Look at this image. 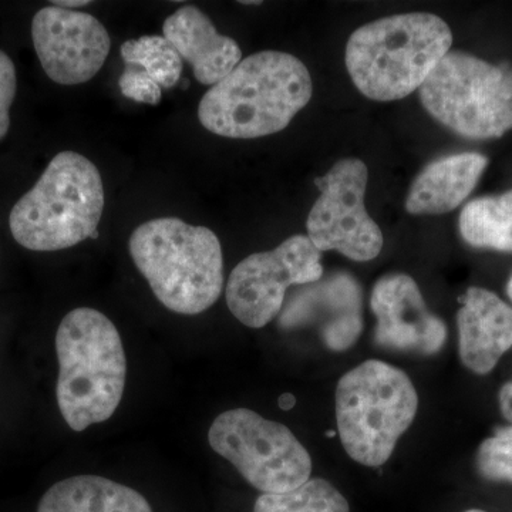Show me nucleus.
<instances>
[{"label": "nucleus", "mask_w": 512, "mask_h": 512, "mask_svg": "<svg viewBox=\"0 0 512 512\" xmlns=\"http://www.w3.org/2000/svg\"><path fill=\"white\" fill-rule=\"evenodd\" d=\"M208 441L215 453L264 494H284L309 481L312 460L301 441L284 424L249 409L220 414Z\"/></svg>", "instance_id": "8"}, {"label": "nucleus", "mask_w": 512, "mask_h": 512, "mask_svg": "<svg viewBox=\"0 0 512 512\" xmlns=\"http://www.w3.org/2000/svg\"><path fill=\"white\" fill-rule=\"evenodd\" d=\"M254 512H350L348 500L322 478L284 494H262Z\"/></svg>", "instance_id": "19"}, {"label": "nucleus", "mask_w": 512, "mask_h": 512, "mask_svg": "<svg viewBox=\"0 0 512 512\" xmlns=\"http://www.w3.org/2000/svg\"><path fill=\"white\" fill-rule=\"evenodd\" d=\"M363 291L355 276L333 272L303 285L281 315L284 328L316 326L330 350L352 348L362 335Z\"/></svg>", "instance_id": "13"}, {"label": "nucleus", "mask_w": 512, "mask_h": 512, "mask_svg": "<svg viewBox=\"0 0 512 512\" xmlns=\"http://www.w3.org/2000/svg\"><path fill=\"white\" fill-rule=\"evenodd\" d=\"M488 158L478 153L451 154L424 168L410 187L406 211L412 215L447 214L474 191Z\"/></svg>", "instance_id": "16"}, {"label": "nucleus", "mask_w": 512, "mask_h": 512, "mask_svg": "<svg viewBox=\"0 0 512 512\" xmlns=\"http://www.w3.org/2000/svg\"><path fill=\"white\" fill-rule=\"evenodd\" d=\"M500 409L505 419L512 423V382L505 383L500 390Z\"/></svg>", "instance_id": "24"}, {"label": "nucleus", "mask_w": 512, "mask_h": 512, "mask_svg": "<svg viewBox=\"0 0 512 512\" xmlns=\"http://www.w3.org/2000/svg\"><path fill=\"white\" fill-rule=\"evenodd\" d=\"M507 295L508 298H510V301L512 302V275L510 276V279H508Z\"/></svg>", "instance_id": "27"}, {"label": "nucleus", "mask_w": 512, "mask_h": 512, "mask_svg": "<svg viewBox=\"0 0 512 512\" xmlns=\"http://www.w3.org/2000/svg\"><path fill=\"white\" fill-rule=\"evenodd\" d=\"M163 32L181 59L191 64L197 82L204 86L220 83L242 60L238 43L218 33L197 6H183L168 16Z\"/></svg>", "instance_id": "15"}, {"label": "nucleus", "mask_w": 512, "mask_h": 512, "mask_svg": "<svg viewBox=\"0 0 512 512\" xmlns=\"http://www.w3.org/2000/svg\"><path fill=\"white\" fill-rule=\"evenodd\" d=\"M119 86L121 94L127 99L137 101V103L150 104V106L160 104L163 89L141 67L126 64V69L119 79Z\"/></svg>", "instance_id": "22"}, {"label": "nucleus", "mask_w": 512, "mask_h": 512, "mask_svg": "<svg viewBox=\"0 0 512 512\" xmlns=\"http://www.w3.org/2000/svg\"><path fill=\"white\" fill-rule=\"evenodd\" d=\"M464 512H485L483 510H468V511H464Z\"/></svg>", "instance_id": "29"}, {"label": "nucleus", "mask_w": 512, "mask_h": 512, "mask_svg": "<svg viewBox=\"0 0 512 512\" xmlns=\"http://www.w3.org/2000/svg\"><path fill=\"white\" fill-rule=\"evenodd\" d=\"M458 229L470 247L512 252V190L468 202Z\"/></svg>", "instance_id": "18"}, {"label": "nucleus", "mask_w": 512, "mask_h": 512, "mask_svg": "<svg viewBox=\"0 0 512 512\" xmlns=\"http://www.w3.org/2000/svg\"><path fill=\"white\" fill-rule=\"evenodd\" d=\"M18 92V76L15 63L0 50V140L6 137L10 127V107Z\"/></svg>", "instance_id": "23"}, {"label": "nucleus", "mask_w": 512, "mask_h": 512, "mask_svg": "<svg viewBox=\"0 0 512 512\" xmlns=\"http://www.w3.org/2000/svg\"><path fill=\"white\" fill-rule=\"evenodd\" d=\"M120 53L126 64L141 67L160 84L161 89H170L181 79L183 59L164 36L127 40L121 45Z\"/></svg>", "instance_id": "20"}, {"label": "nucleus", "mask_w": 512, "mask_h": 512, "mask_svg": "<svg viewBox=\"0 0 512 512\" xmlns=\"http://www.w3.org/2000/svg\"><path fill=\"white\" fill-rule=\"evenodd\" d=\"M37 512H153V508L127 485L100 476H76L50 487Z\"/></svg>", "instance_id": "17"}, {"label": "nucleus", "mask_w": 512, "mask_h": 512, "mask_svg": "<svg viewBox=\"0 0 512 512\" xmlns=\"http://www.w3.org/2000/svg\"><path fill=\"white\" fill-rule=\"evenodd\" d=\"M295 403L296 399L292 394L286 393L279 397V407H281L282 410H291L292 407L295 406Z\"/></svg>", "instance_id": "26"}, {"label": "nucleus", "mask_w": 512, "mask_h": 512, "mask_svg": "<svg viewBox=\"0 0 512 512\" xmlns=\"http://www.w3.org/2000/svg\"><path fill=\"white\" fill-rule=\"evenodd\" d=\"M457 328L461 362L476 375L493 372L512 348V308L488 289H468Z\"/></svg>", "instance_id": "14"}, {"label": "nucleus", "mask_w": 512, "mask_h": 512, "mask_svg": "<svg viewBox=\"0 0 512 512\" xmlns=\"http://www.w3.org/2000/svg\"><path fill=\"white\" fill-rule=\"evenodd\" d=\"M320 258L308 235H293L272 251L247 256L228 278L229 311L248 328H264L281 313L288 288L323 278Z\"/></svg>", "instance_id": "9"}, {"label": "nucleus", "mask_w": 512, "mask_h": 512, "mask_svg": "<svg viewBox=\"0 0 512 512\" xmlns=\"http://www.w3.org/2000/svg\"><path fill=\"white\" fill-rule=\"evenodd\" d=\"M453 45L440 16L404 13L367 23L346 45V69L363 96L402 100L423 86Z\"/></svg>", "instance_id": "3"}, {"label": "nucleus", "mask_w": 512, "mask_h": 512, "mask_svg": "<svg viewBox=\"0 0 512 512\" xmlns=\"http://www.w3.org/2000/svg\"><path fill=\"white\" fill-rule=\"evenodd\" d=\"M56 353L57 404L67 426L80 433L113 417L127 379L126 352L114 323L96 309H74L57 329Z\"/></svg>", "instance_id": "2"}, {"label": "nucleus", "mask_w": 512, "mask_h": 512, "mask_svg": "<svg viewBox=\"0 0 512 512\" xmlns=\"http://www.w3.org/2000/svg\"><path fill=\"white\" fill-rule=\"evenodd\" d=\"M131 258L165 308L200 315L224 289V255L217 234L180 218L144 222L128 242Z\"/></svg>", "instance_id": "4"}, {"label": "nucleus", "mask_w": 512, "mask_h": 512, "mask_svg": "<svg viewBox=\"0 0 512 512\" xmlns=\"http://www.w3.org/2000/svg\"><path fill=\"white\" fill-rule=\"evenodd\" d=\"M32 39L43 70L62 86L90 82L111 49L109 32L99 20L59 6H46L36 13Z\"/></svg>", "instance_id": "11"}, {"label": "nucleus", "mask_w": 512, "mask_h": 512, "mask_svg": "<svg viewBox=\"0 0 512 512\" xmlns=\"http://www.w3.org/2000/svg\"><path fill=\"white\" fill-rule=\"evenodd\" d=\"M103 210L99 168L83 154L62 151L10 211V232L30 251H62L99 237Z\"/></svg>", "instance_id": "5"}, {"label": "nucleus", "mask_w": 512, "mask_h": 512, "mask_svg": "<svg viewBox=\"0 0 512 512\" xmlns=\"http://www.w3.org/2000/svg\"><path fill=\"white\" fill-rule=\"evenodd\" d=\"M369 171L359 158H343L318 178L320 195L309 212L308 238L320 252L338 251L356 262H367L382 252V229L366 210Z\"/></svg>", "instance_id": "10"}, {"label": "nucleus", "mask_w": 512, "mask_h": 512, "mask_svg": "<svg viewBox=\"0 0 512 512\" xmlns=\"http://www.w3.org/2000/svg\"><path fill=\"white\" fill-rule=\"evenodd\" d=\"M477 470L488 481L512 483V426L498 427L477 451Z\"/></svg>", "instance_id": "21"}, {"label": "nucleus", "mask_w": 512, "mask_h": 512, "mask_svg": "<svg viewBox=\"0 0 512 512\" xmlns=\"http://www.w3.org/2000/svg\"><path fill=\"white\" fill-rule=\"evenodd\" d=\"M433 119L468 140H494L512 130V66L448 52L419 89Z\"/></svg>", "instance_id": "7"}, {"label": "nucleus", "mask_w": 512, "mask_h": 512, "mask_svg": "<svg viewBox=\"0 0 512 512\" xmlns=\"http://www.w3.org/2000/svg\"><path fill=\"white\" fill-rule=\"evenodd\" d=\"M419 394L410 377L389 363L366 360L339 380L336 421L342 446L356 463L380 467L412 426Z\"/></svg>", "instance_id": "6"}, {"label": "nucleus", "mask_w": 512, "mask_h": 512, "mask_svg": "<svg viewBox=\"0 0 512 512\" xmlns=\"http://www.w3.org/2000/svg\"><path fill=\"white\" fill-rule=\"evenodd\" d=\"M370 306L377 319V345L420 356L436 355L446 345V323L429 311L412 276H382Z\"/></svg>", "instance_id": "12"}, {"label": "nucleus", "mask_w": 512, "mask_h": 512, "mask_svg": "<svg viewBox=\"0 0 512 512\" xmlns=\"http://www.w3.org/2000/svg\"><path fill=\"white\" fill-rule=\"evenodd\" d=\"M312 93L311 73L298 57L265 50L241 60L202 96L198 119L221 137L271 136L291 124Z\"/></svg>", "instance_id": "1"}, {"label": "nucleus", "mask_w": 512, "mask_h": 512, "mask_svg": "<svg viewBox=\"0 0 512 512\" xmlns=\"http://www.w3.org/2000/svg\"><path fill=\"white\" fill-rule=\"evenodd\" d=\"M326 434H328L329 437L335 436V433H333V431H329V433H326Z\"/></svg>", "instance_id": "30"}, {"label": "nucleus", "mask_w": 512, "mask_h": 512, "mask_svg": "<svg viewBox=\"0 0 512 512\" xmlns=\"http://www.w3.org/2000/svg\"><path fill=\"white\" fill-rule=\"evenodd\" d=\"M89 0H55V2H52L53 6H59V8L64 9H72V8H82V6L89 5Z\"/></svg>", "instance_id": "25"}, {"label": "nucleus", "mask_w": 512, "mask_h": 512, "mask_svg": "<svg viewBox=\"0 0 512 512\" xmlns=\"http://www.w3.org/2000/svg\"><path fill=\"white\" fill-rule=\"evenodd\" d=\"M241 5H261V2H241Z\"/></svg>", "instance_id": "28"}]
</instances>
